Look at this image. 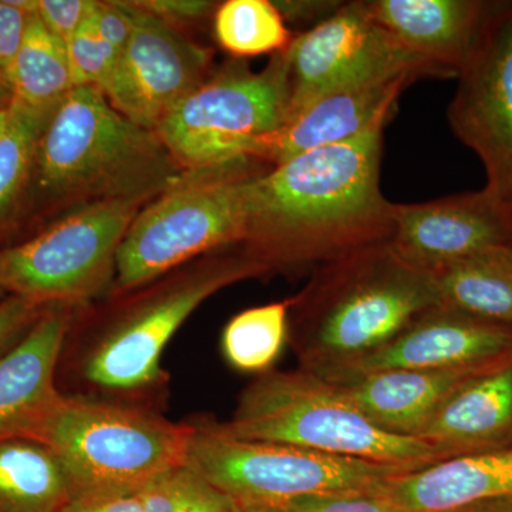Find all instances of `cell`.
I'll return each mask as SVG.
<instances>
[{
	"instance_id": "obj_1",
	"label": "cell",
	"mask_w": 512,
	"mask_h": 512,
	"mask_svg": "<svg viewBox=\"0 0 512 512\" xmlns=\"http://www.w3.org/2000/svg\"><path fill=\"white\" fill-rule=\"evenodd\" d=\"M386 123L251 175L244 239L248 254L269 269L318 268L389 242L394 204L380 190Z\"/></svg>"
},
{
	"instance_id": "obj_2",
	"label": "cell",
	"mask_w": 512,
	"mask_h": 512,
	"mask_svg": "<svg viewBox=\"0 0 512 512\" xmlns=\"http://www.w3.org/2000/svg\"><path fill=\"white\" fill-rule=\"evenodd\" d=\"M441 306L434 276L389 242L320 265L292 299L289 340L312 373L370 355Z\"/></svg>"
},
{
	"instance_id": "obj_3",
	"label": "cell",
	"mask_w": 512,
	"mask_h": 512,
	"mask_svg": "<svg viewBox=\"0 0 512 512\" xmlns=\"http://www.w3.org/2000/svg\"><path fill=\"white\" fill-rule=\"evenodd\" d=\"M215 426L235 439L289 444L412 471L447 460L426 441L379 429L335 384L305 369L256 377L242 390L231 419Z\"/></svg>"
},
{
	"instance_id": "obj_4",
	"label": "cell",
	"mask_w": 512,
	"mask_h": 512,
	"mask_svg": "<svg viewBox=\"0 0 512 512\" xmlns=\"http://www.w3.org/2000/svg\"><path fill=\"white\" fill-rule=\"evenodd\" d=\"M40 183L56 192L143 198L171 181L175 163L156 131L119 113L97 87H74L37 148ZM177 164V163H175Z\"/></svg>"
},
{
	"instance_id": "obj_5",
	"label": "cell",
	"mask_w": 512,
	"mask_h": 512,
	"mask_svg": "<svg viewBox=\"0 0 512 512\" xmlns=\"http://www.w3.org/2000/svg\"><path fill=\"white\" fill-rule=\"evenodd\" d=\"M191 433L138 407L64 396L36 440L55 453L73 497L140 493L185 464Z\"/></svg>"
},
{
	"instance_id": "obj_6",
	"label": "cell",
	"mask_w": 512,
	"mask_h": 512,
	"mask_svg": "<svg viewBox=\"0 0 512 512\" xmlns=\"http://www.w3.org/2000/svg\"><path fill=\"white\" fill-rule=\"evenodd\" d=\"M251 160V158H249ZM198 171L177 183L128 227L116 256V284L130 291L222 245L244 242L248 161Z\"/></svg>"
},
{
	"instance_id": "obj_7",
	"label": "cell",
	"mask_w": 512,
	"mask_h": 512,
	"mask_svg": "<svg viewBox=\"0 0 512 512\" xmlns=\"http://www.w3.org/2000/svg\"><path fill=\"white\" fill-rule=\"evenodd\" d=\"M185 464L237 503L284 507L308 495L377 490L407 468L329 456L289 444L235 439L192 426Z\"/></svg>"
},
{
	"instance_id": "obj_8",
	"label": "cell",
	"mask_w": 512,
	"mask_h": 512,
	"mask_svg": "<svg viewBox=\"0 0 512 512\" xmlns=\"http://www.w3.org/2000/svg\"><path fill=\"white\" fill-rule=\"evenodd\" d=\"M289 89L284 57L262 72L232 70L202 83L158 124L156 134L175 163L198 171L249 160L256 144L284 123Z\"/></svg>"
},
{
	"instance_id": "obj_9",
	"label": "cell",
	"mask_w": 512,
	"mask_h": 512,
	"mask_svg": "<svg viewBox=\"0 0 512 512\" xmlns=\"http://www.w3.org/2000/svg\"><path fill=\"white\" fill-rule=\"evenodd\" d=\"M141 198H104L18 247L0 251V289L37 306L82 302L116 274V256Z\"/></svg>"
},
{
	"instance_id": "obj_10",
	"label": "cell",
	"mask_w": 512,
	"mask_h": 512,
	"mask_svg": "<svg viewBox=\"0 0 512 512\" xmlns=\"http://www.w3.org/2000/svg\"><path fill=\"white\" fill-rule=\"evenodd\" d=\"M271 271L248 252L218 259L151 296L111 326L84 362L90 383L117 392L146 389L160 379L170 340L195 309L225 286Z\"/></svg>"
},
{
	"instance_id": "obj_11",
	"label": "cell",
	"mask_w": 512,
	"mask_h": 512,
	"mask_svg": "<svg viewBox=\"0 0 512 512\" xmlns=\"http://www.w3.org/2000/svg\"><path fill=\"white\" fill-rule=\"evenodd\" d=\"M282 57L288 114L323 94L360 84L400 76L439 77L370 18L365 2L343 3L330 18L292 39Z\"/></svg>"
},
{
	"instance_id": "obj_12",
	"label": "cell",
	"mask_w": 512,
	"mask_h": 512,
	"mask_svg": "<svg viewBox=\"0 0 512 512\" xmlns=\"http://www.w3.org/2000/svg\"><path fill=\"white\" fill-rule=\"evenodd\" d=\"M447 117L454 136L484 165L485 190L512 202V2H500L457 76Z\"/></svg>"
},
{
	"instance_id": "obj_13",
	"label": "cell",
	"mask_w": 512,
	"mask_h": 512,
	"mask_svg": "<svg viewBox=\"0 0 512 512\" xmlns=\"http://www.w3.org/2000/svg\"><path fill=\"white\" fill-rule=\"evenodd\" d=\"M133 35L104 96L137 126L156 131L164 117L204 83L210 55L170 23L127 3Z\"/></svg>"
},
{
	"instance_id": "obj_14",
	"label": "cell",
	"mask_w": 512,
	"mask_h": 512,
	"mask_svg": "<svg viewBox=\"0 0 512 512\" xmlns=\"http://www.w3.org/2000/svg\"><path fill=\"white\" fill-rule=\"evenodd\" d=\"M389 244L420 271L434 272L483 249L512 244V215L490 191L394 204Z\"/></svg>"
},
{
	"instance_id": "obj_15",
	"label": "cell",
	"mask_w": 512,
	"mask_h": 512,
	"mask_svg": "<svg viewBox=\"0 0 512 512\" xmlns=\"http://www.w3.org/2000/svg\"><path fill=\"white\" fill-rule=\"evenodd\" d=\"M512 360V329L437 306L370 355L315 373L333 384L384 370L460 369Z\"/></svg>"
},
{
	"instance_id": "obj_16",
	"label": "cell",
	"mask_w": 512,
	"mask_h": 512,
	"mask_svg": "<svg viewBox=\"0 0 512 512\" xmlns=\"http://www.w3.org/2000/svg\"><path fill=\"white\" fill-rule=\"evenodd\" d=\"M370 18L439 77H456L480 43L500 2L372 0Z\"/></svg>"
},
{
	"instance_id": "obj_17",
	"label": "cell",
	"mask_w": 512,
	"mask_h": 512,
	"mask_svg": "<svg viewBox=\"0 0 512 512\" xmlns=\"http://www.w3.org/2000/svg\"><path fill=\"white\" fill-rule=\"evenodd\" d=\"M63 311L42 313L0 355V440L33 439L62 403L56 367L66 340Z\"/></svg>"
},
{
	"instance_id": "obj_18",
	"label": "cell",
	"mask_w": 512,
	"mask_h": 512,
	"mask_svg": "<svg viewBox=\"0 0 512 512\" xmlns=\"http://www.w3.org/2000/svg\"><path fill=\"white\" fill-rule=\"evenodd\" d=\"M413 80L392 77L323 94L288 114L278 130L256 144L252 157L278 165L299 154L352 140L389 120L400 93Z\"/></svg>"
},
{
	"instance_id": "obj_19",
	"label": "cell",
	"mask_w": 512,
	"mask_h": 512,
	"mask_svg": "<svg viewBox=\"0 0 512 512\" xmlns=\"http://www.w3.org/2000/svg\"><path fill=\"white\" fill-rule=\"evenodd\" d=\"M510 362L460 369L384 370L335 386L379 429L419 439L421 431L451 394L474 377Z\"/></svg>"
},
{
	"instance_id": "obj_20",
	"label": "cell",
	"mask_w": 512,
	"mask_h": 512,
	"mask_svg": "<svg viewBox=\"0 0 512 512\" xmlns=\"http://www.w3.org/2000/svg\"><path fill=\"white\" fill-rule=\"evenodd\" d=\"M419 439L439 448L447 460L512 446V362L463 384Z\"/></svg>"
},
{
	"instance_id": "obj_21",
	"label": "cell",
	"mask_w": 512,
	"mask_h": 512,
	"mask_svg": "<svg viewBox=\"0 0 512 512\" xmlns=\"http://www.w3.org/2000/svg\"><path fill=\"white\" fill-rule=\"evenodd\" d=\"M379 491L404 512H439L474 501L512 498V446L397 474Z\"/></svg>"
},
{
	"instance_id": "obj_22",
	"label": "cell",
	"mask_w": 512,
	"mask_h": 512,
	"mask_svg": "<svg viewBox=\"0 0 512 512\" xmlns=\"http://www.w3.org/2000/svg\"><path fill=\"white\" fill-rule=\"evenodd\" d=\"M433 276L441 306L512 329V244L458 259Z\"/></svg>"
},
{
	"instance_id": "obj_23",
	"label": "cell",
	"mask_w": 512,
	"mask_h": 512,
	"mask_svg": "<svg viewBox=\"0 0 512 512\" xmlns=\"http://www.w3.org/2000/svg\"><path fill=\"white\" fill-rule=\"evenodd\" d=\"M69 498L62 464L46 444L0 440V512H59Z\"/></svg>"
},
{
	"instance_id": "obj_24",
	"label": "cell",
	"mask_w": 512,
	"mask_h": 512,
	"mask_svg": "<svg viewBox=\"0 0 512 512\" xmlns=\"http://www.w3.org/2000/svg\"><path fill=\"white\" fill-rule=\"evenodd\" d=\"M12 99L33 109H56L74 89L66 43L30 13L18 55L5 73Z\"/></svg>"
},
{
	"instance_id": "obj_25",
	"label": "cell",
	"mask_w": 512,
	"mask_h": 512,
	"mask_svg": "<svg viewBox=\"0 0 512 512\" xmlns=\"http://www.w3.org/2000/svg\"><path fill=\"white\" fill-rule=\"evenodd\" d=\"M292 299L239 312L222 332V355L241 373L271 372L289 339Z\"/></svg>"
},
{
	"instance_id": "obj_26",
	"label": "cell",
	"mask_w": 512,
	"mask_h": 512,
	"mask_svg": "<svg viewBox=\"0 0 512 512\" xmlns=\"http://www.w3.org/2000/svg\"><path fill=\"white\" fill-rule=\"evenodd\" d=\"M215 36L235 56L281 53L291 45L292 35L274 2L228 0L215 15Z\"/></svg>"
},
{
	"instance_id": "obj_27",
	"label": "cell",
	"mask_w": 512,
	"mask_h": 512,
	"mask_svg": "<svg viewBox=\"0 0 512 512\" xmlns=\"http://www.w3.org/2000/svg\"><path fill=\"white\" fill-rule=\"evenodd\" d=\"M10 100L9 121L0 134V214L16 197L37 156L40 138L53 111Z\"/></svg>"
},
{
	"instance_id": "obj_28",
	"label": "cell",
	"mask_w": 512,
	"mask_h": 512,
	"mask_svg": "<svg viewBox=\"0 0 512 512\" xmlns=\"http://www.w3.org/2000/svg\"><path fill=\"white\" fill-rule=\"evenodd\" d=\"M140 498L141 512H221L235 504L188 464L161 474Z\"/></svg>"
},
{
	"instance_id": "obj_29",
	"label": "cell",
	"mask_w": 512,
	"mask_h": 512,
	"mask_svg": "<svg viewBox=\"0 0 512 512\" xmlns=\"http://www.w3.org/2000/svg\"><path fill=\"white\" fill-rule=\"evenodd\" d=\"M67 55L74 87H97L101 92L120 57L99 35L90 15L67 43Z\"/></svg>"
},
{
	"instance_id": "obj_30",
	"label": "cell",
	"mask_w": 512,
	"mask_h": 512,
	"mask_svg": "<svg viewBox=\"0 0 512 512\" xmlns=\"http://www.w3.org/2000/svg\"><path fill=\"white\" fill-rule=\"evenodd\" d=\"M288 512H404L377 490L308 495L284 505Z\"/></svg>"
},
{
	"instance_id": "obj_31",
	"label": "cell",
	"mask_w": 512,
	"mask_h": 512,
	"mask_svg": "<svg viewBox=\"0 0 512 512\" xmlns=\"http://www.w3.org/2000/svg\"><path fill=\"white\" fill-rule=\"evenodd\" d=\"M93 2L89 0H37L35 13L50 32L69 43L74 33L89 18Z\"/></svg>"
},
{
	"instance_id": "obj_32",
	"label": "cell",
	"mask_w": 512,
	"mask_h": 512,
	"mask_svg": "<svg viewBox=\"0 0 512 512\" xmlns=\"http://www.w3.org/2000/svg\"><path fill=\"white\" fill-rule=\"evenodd\" d=\"M90 16L99 35L121 55L133 35V16L127 3L93 2Z\"/></svg>"
},
{
	"instance_id": "obj_33",
	"label": "cell",
	"mask_w": 512,
	"mask_h": 512,
	"mask_svg": "<svg viewBox=\"0 0 512 512\" xmlns=\"http://www.w3.org/2000/svg\"><path fill=\"white\" fill-rule=\"evenodd\" d=\"M29 15L30 12L12 5L10 0H0V73L3 76L18 55Z\"/></svg>"
},
{
	"instance_id": "obj_34",
	"label": "cell",
	"mask_w": 512,
	"mask_h": 512,
	"mask_svg": "<svg viewBox=\"0 0 512 512\" xmlns=\"http://www.w3.org/2000/svg\"><path fill=\"white\" fill-rule=\"evenodd\" d=\"M39 308L35 303L13 295L0 302V355L39 318Z\"/></svg>"
},
{
	"instance_id": "obj_35",
	"label": "cell",
	"mask_w": 512,
	"mask_h": 512,
	"mask_svg": "<svg viewBox=\"0 0 512 512\" xmlns=\"http://www.w3.org/2000/svg\"><path fill=\"white\" fill-rule=\"evenodd\" d=\"M140 493L73 495L59 512H141Z\"/></svg>"
},
{
	"instance_id": "obj_36",
	"label": "cell",
	"mask_w": 512,
	"mask_h": 512,
	"mask_svg": "<svg viewBox=\"0 0 512 512\" xmlns=\"http://www.w3.org/2000/svg\"><path fill=\"white\" fill-rule=\"evenodd\" d=\"M133 5L170 23V20L201 18L211 9L212 3L204 0H143L133 2Z\"/></svg>"
},
{
	"instance_id": "obj_37",
	"label": "cell",
	"mask_w": 512,
	"mask_h": 512,
	"mask_svg": "<svg viewBox=\"0 0 512 512\" xmlns=\"http://www.w3.org/2000/svg\"><path fill=\"white\" fill-rule=\"evenodd\" d=\"M274 5L284 20L315 22L319 25L323 20L330 18L343 3L332 0H285L274 2Z\"/></svg>"
},
{
	"instance_id": "obj_38",
	"label": "cell",
	"mask_w": 512,
	"mask_h": 512,
	"mask_svg": "<svg viewBox=\"0 0 512 512\" xmlns=\"http://www.w3.org/2000/svg\"><path fill=\"white\" fill-rule=\"evenodd\" d=\"M439 512H512V498L474 501Z\"/></svg>"
},
{
	"instance_id": "obj_39",
	"label": "cell",
	"mask_w": 512,
	"mask_h": 512,
	"mask_svg": "<svg viewBox=\"0 0 512 512\" xmlns=\"http://www.w3.org/2000/svg\"><path fill=\"white\" fill-rule=\"evenodd\" d=\"M221 512H288L279 505L237 503Z\"/></svg>"
},
{
	"instance_id": "obj_40",
	"label": "cell",
	"mask_w": 512,
	"mask_h": 512,
	"mask_svg": "<svg viewBox=\"0 0 512 512\" xmlns=\"http://www.w3.org/2000/svg\"><path fill=\"white\" fill-rule=\"evenodd\" d=\"M8 99L12 100V93H10L8 82H6L5 76L0 73V106H6V104L2 103Z\"/></svg>"
},
{
	"instance_id": "obj_41",
	"label": "cell",
	"mask_w": 512,
	"mask_h": 512,
	"mask_svg": "<svg viewBox=\"0 0 512 512\" xmlns=\"http://www.w3.org/2000/svg\"><path fill=\"white\" fill-rule=\"evenodd\" d=\"M9 103L6 106H0V134L5 130L6 124L9 121Z\"/></svg>"
},
{
	"instance_id": "obj_42",
	"label": "cell",
	"mask_w": 512,
	"mask_h": 512,
	"mask_svg": "<svg viewBox=\"0 0 512 512\" xmlns=\"http://www.w3.org/2000/svg\"><path fill=\"white\" fill-rule=\"evenodd\" d=\"M507 205H508V208H510L511 215H512V202H510V204H507Z\"/></svg>"
},
{
	"instance_id": "obj_43",
	"label": "cell",
	"mask_w": 512,
	"mask_h": 512,
	"mask_svg": "<svg viewBox=\"0 0 512 512\" xmlns=\"http://www.w3.org/2000/svg\"><path fill=\"white\" fill-rule=\"evenodd\" d=\"M3 293H5V292H3L2 289H0V298H2Z\"/></svg>"
}]
</instances>
